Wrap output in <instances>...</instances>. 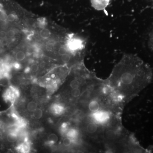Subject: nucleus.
<instances>
[{"label":"nucleus","mask_w":153,"mask_h":153,"mask_svg":"<svg viewBox=\"0 0 153 153\" xmlns=\"http://www.w3.org/2000/svg\"><path fill=\"white\" fill-rule=\"evenodd\" d=\"M152 77V70L147 63L136 55L126 54L115 65L105 82L124 106L151 83Z\"/></svg>","instance_id":"obj_1"},{"label":"nucleus","mask_w":153,"mask_h":153,"mask_svg":"<svg viewBox=\"0 0 153 153\" xmlns=\"http://www.w3.org/2000/svg\"><path fill=\"white\" fill-rule=\"evenodd\" d=\"M66 49L72 55L79 56L85 49V40L72 33H68L65 41Z\"/></svg>","instance_id":"obj_2"},{"label":"nucleus","mask_w":153,"mask_h":153,"mask_svg":"<svg viewBox=\"0 0 153 153\" xmlns=\"http://www.w3.org/2000/svg\"><path fill=\"white\" fill-rule=\"evenodd\" d=\"M92 7L97 11L104 10L109 5L111 0H90Z\"/></svg>","instance_id":"obj_3"},{"label":"nucleus","mask_w":153,"mask_h":153,"mask_svg":"<svg viewBox=\"0 0 153 153\" xmlns=\"http://www.w3.org/2000/svg\"><path fill=\"white\" fill-rule=\"evenodd\" d=\"M17 149L22 153H28L30 152V146L28 144L27 138L25 139V142L20 145Z\"/></svg>","instance_id":"obj_4"},{"label":"nucleus","mask_w":153,"mask_h":153,"mask_svg":"<svg viewBox=\"0 0 153 153\" xmlns=\"http://www.w3.org/2000/svg\"><path fill=\"white\" fill-rule=\"evenodd\" d=\"M52 111L55 114H60L64 111V107L60 104H54L52 107Z\"/></svg>","instance_id":"obj_5"},{"label":"nucleus","mask_w":153,"mask_h":153,"mask_svg":"<svg viewBox=\"0 0 153 153\" xmlns=\"http://www.w3.org/2000/svg\"><path fill=\"white\" fill-rule=\"evenodd\" d=\"M78 135V131L74 128L68 130L66 131V136L73 140L75 139Z\"/></svg>","instance_id":"obj_6"},{"label":"nucleus","mask_w":153,"mask_h":153,"mask_svg":"<svg viewBox=\"0 0 153 153\" xmlns=\"http://www.w3.org/2000/svg\"><path fill=\"white\" fill-rule=\"evenodd\" d=\"M18 133L16 132L11 131L7 136V140L10 143L16 142L18 138Z\"/></svg>","instance_id":"obj_7"},{"label":"nucleus","mask_w":153,"mask_h":153,"mask_svg":"<svg viewBox=\"0 0 153 153\" xmlns=\"http://www.w3.org/2000/svg\"><path fill=\"white\" fill-rule=\"evenodd\" d=\"M58 141V137L55 134H50L48 138V144L49 145H53Z\"/></svg>","instance_id":"obj_8"},{"label":"nucleus","mask_w":153,"mask_h":153,"mask_svg":"<svg viewBox=\"0 0 153 153\" xmlns=\"http://www.w3.org/2000/svg\"><path fill=\"white\" fill-rule=\"evenodd\" d=\"M70 87L71 89L79 88L80 86V82L79 79L77 78H75L72 79L70 83Z\"/></svg>","instance_id":"obj_9"},{"label":"nucleus","mask_w":153,"mask_h":153,"mask_svg":"<svg viewBox=\"0 0 153 153\" xmlns=\"http://www.w3.org/2000/svg\"><path fill=\"white\" fill-rule=\"evenodd\" d=\"M71 96L74 98H77L80 96L82 94V93H81V91L79 88L71 89Z\"/></svg>","instance_id":"obj_10"},{"label":"nucleus","mask_w":153,"mask_h":153,"mask_svg":"<svg viewBox=\"0 0 153 153\" xmlns=\"http://www.w3.org/2000/svg\"><path fill=\"white\" fill-rule=\"evenodd\" d=\"M27 109L31 112H34L37 108V105L35 102L31 101L29 102L27 105Z\"/></svg>","instance_id":"obj_11"},{"label":"nucleus","mask_w":153,"mask_h":153,"mask_svg":"<svg viewBox=\"0 0 153 153\" xmlns=\"http://www.w3.org/2000/svg\"><path fill=\"white\" fill-rule=\"evenodd\" d=\"M34 117L36 119H40L43 116V111L40 108H37L34 111V114H33Z\"/></svg>","instance_id":"obj_12"},{"label":"nucleus","mask_w":153,"mask_h":153,"mask_svg":"<svg viewBox=\"0 0 153 153\" xmlns=\"http://www.w3.org/2000/svg\"><path fill=\"white\" fill-rule=\"evenodd\" d=\"M7 38H8L7 31L3 30V29L0 30V40L1 41H4Z\"/></svg>","instance_id":"obj_13"},{"label":"nucleus","mask_w":153,"mask_h":153,"mask_svg":"<svg viewBox=\"0 0 153 153\" xmlns=\"http://www.w3.org/2000/svg\"><path fill=\"white\" fill-rule=\"evenodd\" d=\"M30 68V71L33 72H36L39 70V66L37 63H32Z\"/></svg>","instance_id":"obj_14"},{"label":"nucleus","mask_w":153,"mask_h":153,"mask_svg":"<svg viewBox=\"0 0 153 153\" xmlns=\"http://www.w3.org/2000/svg\"><path fill=\"white\" fill-rule=\"evenodd\" d=\"M72 141H73V140H72L71 139L67 137L66 138L64 139L63 140V144L64 145V146H68L71 145Z\"/></svg>","instance_id":"obj_15"},{"label":"nucleus","mask_w":153,"mask_h":153,"mask_svg":"<svg viewBox=\"0 0 153 153\" xmlns=\"http://www.w3.org/2000/svg\"><path fill=\"white\" fill-rule=\"evenodd\" d=\"M2 126V122L1 120H0V128H1Z\"/></svg>","instance_id":"obj_16"}]
</instances>
